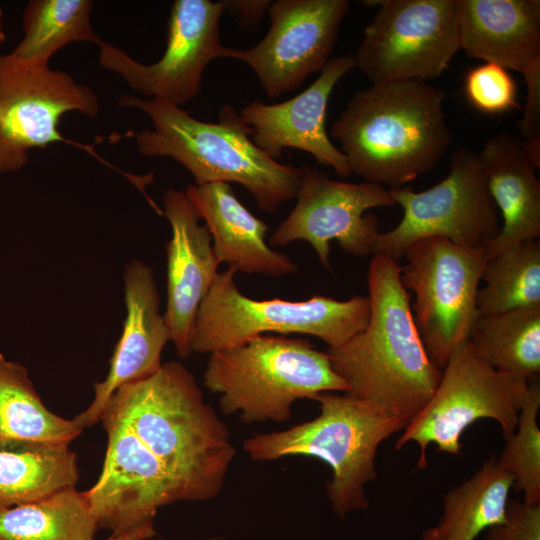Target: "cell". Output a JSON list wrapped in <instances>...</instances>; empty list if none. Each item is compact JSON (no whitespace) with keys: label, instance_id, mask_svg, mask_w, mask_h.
Returning <instances> with one entry per match:
<instances>
[{"label":"cell","instance_id":"6da1fadb","mask_svg":"<svg viewBox=\"0 0 540 540\" xmlns=\"http://www.w3.org/2000/svg\"><path fill=\"white\" fill-rule=\"evenodd\" d=\"M103 416L124 423L156 456L179 500H208L221 491L236 450L182 364L163 363L152 376L121 386Z\"/></svg>","mask_w":540,"mask_h":540},{"label":"cell","instance_id":"7a4b0ae2","mask_svg":"<svg viewBox=\"0 0 540 540\" xmlns=\"http://www.w3.org/2000/svg\"><path fill=\"white\" fill-rule=\"evenodd\" d=\"M400 268L387 255L373 256L368 268L369 321L326 353L348 386L346 394L409 422L435 392L442 370L429 358L419 335Z\"/></svg>","mask_w":540,"mask_h":540},{"label":"cell","instance_id":"3957f363","mask_svg":"<svg viewBox=\"0 0 540 540\" xmlns=\"http://www.w3.org/2000/svg\"><path fill=\"white\" fill-rule=\"evenodd\" d=\"M445 98L426 82L371 84L348 101L330 136L339 141L352 174L402 187L434 169L451 144Z\"/></svg>","mask_w":540,"mask_h":540},{"label":"cell","instance_id":"277c9868","mask_svg":"<svg viewBox=\"0 0 540 540\" xmlns=\"http://www.w3.org/2000/svg\"><path fill=\"white\" fill-rule=\"evenodd\" d=\"M119 104L143 111L152 121V128L130 133L138 152L174 159L191 173L195 185L238 183L267 213L296 198L301 168L281 164L260 150L252 129L231 105L220 108L218 122H205L160 99L123 95Z\"/></svg>","mask_w":540,"mask_h":540},{"label":"cell","instance_id":"5b68a950","mask_svg":"<svg viewBox=\"0 0 540 540\" xmlns=\"http://www.w3.org/2000/svg\"><path fill=\"white\" fill-rule=\"evenodd\" d=\"M314 400L320 406L316 418L283 431L255 434L244 441L243 449L258 461L301 455L327 463L332 470L327 496L333 512L343 519L367 509L364 487L377 477L378 446L408 421L346 393L323 392Z\"/></svg>","mask_w":540,"mask_h":540},{"label":"cell","instance_id":"8992f818","mask_svg":"<svg viewBox=\"0 0 540 540\" xmlns=\"http://www.w3.org/2000/svg\"><path fill=\"white\" fill-rule=\"evenodd\" d=\"M203 383L220 395L225 415L238 412L246 424L289 420L296 400L348 389L326 352L306 339L268 334L210 353Z\"/></svg>","mask_w":540,"mask_h":540},{"label":"cell","instance_id":"52a82bcc","mask_svg":"<svg viewBox=\"0 0 540 540\" xmlns=\"http://www.w3.org/2000/svg\"><path fill=\"white\" fill-rule=\"evenodd\" d=\"M237 270L218 272L204 297L194 323L192 351H213L241 344L266 333L306 334L336 348L361 332L370 316V300L354 296L337 300L313 296L307 300H257L236 286Z\"/></svg>","mask_w":540,"mask_h":540},{"label":"cell","instance_id":"ba28073f","mask_svg":"<svg viewBox=\"0 0 540 540\" xmlns=\"http://www.w3.org/2000/svg\"><path fill=\"white\" fill-rule=\"evenodd\" d=\"M527 390L528 380L494 369L467 341L450 356L435 392L405 426L395 449L416 442L417 468L424 469L430 443L438 452L459 455L462 433L482 418L497 421L507 440L516 430Z\"/></svg>","mask_w":540,"mask_h":540},{"label":"cell","instance_id":"9c48e42d","mask_svg":"<svg viewBox=\"0 0 540 540\" xmlns=\"http://www.w3.org/2000/svg\"><path fill=\"white\" fill-rule=\"evenodd\" d=\"M400 281L414 292L413 318L431 361L441 370L469 338L478 316L476 297L487 260L484 246L470 248L425 237L404 253Z\"/></svg>","mask_w":540,"mask_h":540},{"label":"cell","instance_id":"30bf717a","mask_svg":"<svg viewBox=\"0 0 540 540\" xmlns=\"http://www.w3.org/2000/svg\"><path fill=\"white\" fill-rule=\"evenodd\" d=\"M389 190L396 205L402 207L403 217L392 230L379 232L373 255L398 261L411 243L425 237H443L475 248L500 231L482 161L468 148L452 153L450 173L435 186L421 192L410 187Z\"/></svg>","mask_w":540,"mask_h":540},{"label":"cell","instance_id":"8fae6325","mask_svg":"<svg viewBox=\"0 0 540 540\" xmlns=\"http://www.w3.org/2000/svg\"><path fill=\"white\" fill-rule=\"evenodd\" d=\"M371 2V1H370ZM354 55L372 84L426 82L460 50L455 0H382Z\"/></svg>","mask_w":540,"mask_h":540},{"label":"cell","instance_id":"7c38bea8","mask_svg":"<svg viewBox=\"0 0 540 540\" xmlns=\"http://www.w3.org/2000/svg\"><path fill=\"white\" fill-rule=\"evenodd\" d=\"M69 111L96 117L100 105L94 91L64 71L0 56V174L21 169L30 150L57 142L93 153L58 130L60 118Z\"/></svg>","mask_w":540,"mask_h":540},{"label":"cell","instance_id":"4fadbf2b","mask_svg":"<svg viewBox=\"0 0 540 540\" xmlns=\"http://www.w3.org/2000/svg\"><path fill=\"white\" fill-rule=\"evenodd\" d=\"M224 12L221 0H176L168 19L166 49L157 62L145 65L103 41L99 63L120 75L134 91L181 107L199 95L211 61L232 58L234 48L221 42Z\"/></svg>","mask_w":540,"mask_h":540},{"label":"cell","instance_id":"5bb4252c","mask_svg":"<svg viewBox=\"0 0 540 540\" xmlns=\"http://www.w3.org/2000/svg\"><path fill=\"white\" fill-rule=\"evenodd\" d=\"M296 205L268 239L269 246L308 242L329 270L330 242L336 240L346 253L373 254L379 234L378 221L365 211L395 206L390 190L370 182L349 183L330 179L321 171L303 166Z\"/></svg>","mask_w":540,"mask_h":540},{"label":"cell","instance_id":"9a60e30c","mask_svg":"<svg viewBox=\"0 0 540 540\" xmlns=\"http://www.w3.org/2000/svg\"><path fill=\"white\" fill-rule=\"evenodd\" d=\"M348 7L347 0L272 1L264 38L234 48L232 59L252 69L269 98L293 91L329 62Z\"/></svg>","mask_w":540,"mask_h":540},{"label":"cell","instance_id":"2e32d148","mask_svg":"<svg viewBox=\"0 0 540 540\" xmlns=\"http://www.w3.org/2000/svg\"><path fill=\"white\" fill-rule=\"evenodd\" d=\"M108 443L101 475L83 492L98 528L121 535L153 522L158 508L179 501L156 456L124 423L103 416Z\"/></svg>","mask_w":540,"mask_h":540},{"label":"cell","instance_id":"e0dca14e","mask_svg":"<svg viewBox=\"0 0 540 540\" xmlns=\"http://www.w3.org/2000/svg\"><path fill=\"white\" fill-rule=\"evenodd\" d=\"M353 68L354 55L335 57L317 79L295 97L276 104L261 100L249 102L239 115L252 129L254 144L274 160L282 156L284 149H299L337 174L352 176L345 155L328 136L326 114L334 87Z\"/></svg>","mask_w":540,"mask_h":540},{"label":"cell","instance_id":"ac0fdd59","mask_svg":"<svg viewBox=\"0 0 540 540\" xmlns=\"http://www.w3.org/2000/svg\"><path fill=\"white\" fill-rule=\"evenodd\" d=\"M123 281L126 317L122 334L106 378L93 385L94 399L72 419L82 430L101 421L117 389L146 379L161 368L162 351L170 341L152 268L141 260H132L125 267Z\"/></svg>","mask_w":540,"mask_h":540},{"label":"cell","instance_id":"d6986e66","mask_svg":"<svg viewBox=\"0 0 540 540\" xmlns=\"http://www.w3.org/2000/svg\"><path fill=\"white\" fill-rule=\"evenodd\" d=\"M163 213L171 226L166 244L167 305L163 314L177 354L192 351V333L198 309L218 273L211 235L184 190L169 188L163 195Z\"/></svg>","mask_w":540,"mask_h":540},{"label":"cell","instance_id":"ffe728a7","mask_svg":"<svg viewBox=\"0 0 540 540\" xmlns=\"http://www.w3.org/2000/svg\"><path fill=\"white\" fill-rule=\"evenodd\" d=\"M459 47L523 75L540 64L539 0H455Z\"/></svg>","mask_w":540,"mask_h":540},{"label":"cell","instance_id":"44dd1931","mask_svg":"<svg viewBox=\"0 0 540 540\" xmlns=\"http://www.w3.org/2000/svg\"><path fill=\"white\" fill-rule=\"evenodd\" d=\"M185 194L205 221L219 264L273 278L298 271L286 254L270 248L268 226L239 201L228 183L189 184Z\"/></svg>","mask_w":540,"mask_h":540},{"label":"cell","instance_id":"7402d4cb","mask_svg":"<svg viewBox=\"0 0 540 540\" xmlns=\"http://www.w3.org/2000/svg\"><path fill=\"white\" fill-rule=\"evenodd\" d=\"M489 193L503 225L484 245L487 259L540 236V182L524 142L509 133L488 139L481 152Z\"/></svg>","mask_w":540,"mask_h":540},{"label":"cell","instance_id":"603a6c76","mask_svg":"<svg viewBox=\"0 0 540 540\" xmlns=\"http://www.w3.org/2000/svg\"><path fill=\"white\" fill-rule=\"evenodd\" d=\"M78 478L69 444L0 439V511L75 487Z\"/></svg>","mask_w":540,"mask_h":540},{"label":"cell","instance_id":"cb8c5ba5","mask_svg":"<svg viewBox=\"0 0 540 540\" xmlns=\"http://www.w3.org/2000/svg\"><path fill=\"white\" fill-rule=\"evenodd\" d=\"M512 476L493 456L444 496L438 523L422 532L423 540H475L491 526L505 521Z\"/></svg>","mask_w":540,"mask_h":540},{"label":"cell","instance_id":"d4e9b609","mask_svg":"<svg viewBox=\"0 0 540 540\" xmlns=\"http://www.w3.org/2000/svg\"><path fill=\"white\" fill-rule=\"evenodd\" d=\"M468 341L494 369L530 380L540 372V306L478 315Z\"/></svg>","mask_w":540,"mask_h":540},{"label":"cell","instance_id":"484cf974","mask_svg":"<svg viewBox=\"0 0 540 540\" xmlns=\"http://www.w3.org/2000/svg\"><path fill=\"white\" fill-rule=\"evenodd\" d=\"M82 431L45 406L22 364L0 354V439L70 444Z\"/></svg>","mask_w":540,"mask_h":540},{"label":"cell","instance_id":"4316f807","mask_svg":"<svg viewBox=\"0 0 540 540\" xmlns=\"http://www.w3.org/2000/svg\"><path fill=\"white\" fill-rule=\"evenodd\" d=\"M91 0H32L24 11V37L9 54L31 66H48L49 59L64 46L103 41L93 30Z\"/></svg>","mask_w":540,"mask_h":540},{"label":"cell","instance_id":"83f0119b","mask_svg":"<svg viewBox=\"0 0 540 540\" xmlns=\"http://www.w3.org/2000/svg\"><path fill=\"white\" fill-rule=\"evenodd\" d=\"M97 528L75 487L0 511V540H90Z\"/></svg>","mask_w":540,"mask_h":540},{"label":"cell","instance_id":"f1b7e54d","mask_svg":"<svg viewBox=\"0 0 540 540\" xmlns=\"http://www.w3.org/2000/svg\"><path fill=\"white\" fill-rule=\"evenodd\" d=\"M478 290V315L496 314L519 307L540 306V242H520L488 258Z\"/></svg>","mask_w":540,"mask_h":540},{"label":"cell","instance_id":"f546056e","mask_svg":"<svg viewBox=\"0 0 540 540\" xmlns=\"http://www.w3.org/2000/svg\"><path fill=\"white\" fill-rule=\"evenodd\" d=\"M540 408L539 375L528 380V390L518 416L515 432L497 459L499 466L513 478V489L523 492V501L540 504Z\"/></svg>","mask_w":540,"mask_h":540},{"label":"cell","instance_id":"4dcf8cb0","mask_svg":"<svg viewBox=\"0 0 540 540\" xmlns=\"http://www.w3.org/2000/svg\"><path fill=\"white\" fill-rule=\"evenodd\" d=\"M464 94L476 110L500 115L518 107L517 86L507 69L494 63H484L467 71Z\"/></svg>","mask_w":540,"mask_h":540},{"label":"cell","instance_id":"1f68e13d","mask_svg":"<svg viewBox=\"0 0 540 540\" xmlns=\"http://www.w3.org/2000/svg\"><path fill=\"white\" fill-rule=\"evenodd\" d=\"M485 540H540V504L508 500L505 521L485 531Z\"/></svg>","mask_w":540,"mask_h":540},{"label":"cell","instance_id":"d6a6232c","mask_svg":"<svg viewBox=\"0 0 540 540\" xmlns=\"http://www.w3.org/2000/svg\"><path fill=\"white\" fill-rule=\"evenodd\" d=\"M527 98L523 110V117L517 126L525 138L524 146L529 157L537 168L540 167V64L523 75Z\"/></svg>","mask_w":540,"mask_h":540},{"label":"cell","instance_id":"836d02e7","mask_svg":"<svg viewBox=\"0 0 540 540\" xmlns=\"http://www.w3.org/2000/svg\"><path fill=\"white\" fill-rule=\"evenodd\" d=\"M228 12L243 30H256L262 23L271 0H221Z\"/></svg>","mask_w":540,"mask_h":540},{"label":"cell","instance_id":"e575fe53","mask_svg":"<svg viewBox=\"0 0 540 540\" xmlns=\"http://www.w3.org/2000/svg\"><path fill=\"white\" fill-rule=\"evenodd\" d=\"M155 534L153 522H148L121 535H112L105 540H148ZM90 540H94L90 539Z\"/></svg>","mask_w":540,"mask_h":540},{"label":"cell","instance_id":"d590c367","mask_svg":"<svg viewBox=\"0 0 540 540\" xmlns=\"http://www.w3.org/2000/svg\"><path fill=\"white\" fill-rule=\"evenodd\" d=\"M4 40H5V33L2 27V10L0 8V43H2Z\"/></svg>","mask_w":540,"mask_h":540}]
</instances>
